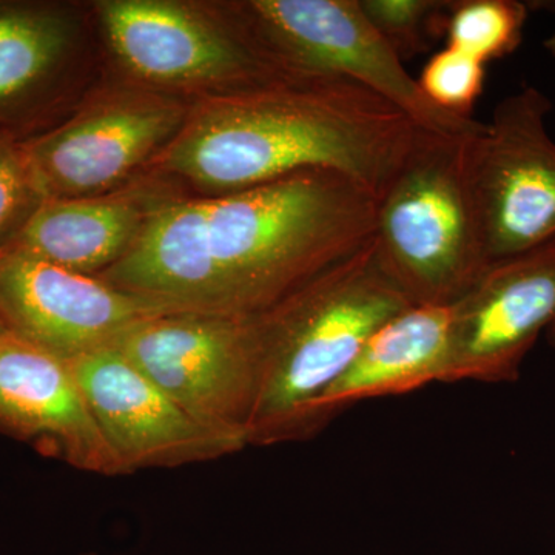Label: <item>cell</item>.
Returning a JSON list of instances; mask_svg holds the SVG:
<instances>
[{"label":"cell","mask_w":555,"mask_h":555,"mask_svg":"<svg viewBox=\"0 0 555 555\" xmlns=\"http://www.w3.org/2000/svg\"><path fill=\"white\" fill-rule=\"evenodd\" d=\"M377 198L334 170L156 207L101 280L188 312H264L374 238Z\"/></svg>","instance_id":"1"},{"label":"cell","mask_w":555,"mask_h":555,"mask_svg":"<svg viewBox=\"0 0 555 555\" xmlns=\"http://www.w3.org/2000/svg\"><path fill=\"white\" fill-rule=\"evenodd\" d=\"M422 127L360 83L295 76L235 90L193 109L159 153L160 170L211 195L305 170H334L382 195Z\"/></svg>","instance_id":"2"},{"label":"cell","mask_w":555,"mask_h":555,"mask_svg":"<svg viewBox=\"0 0 555 555\" xmlns=\"http://www.w3.org/2000/svg\"><path fill=\"white\" fill-rule=\"evenodd\" d=\"M412 306L379 264L374 238L255 315L261 357L248 447L318 436L317 404L369 337Z\"/></svg>","instance_id":"3"},{"label":"cell","mask_w":555,"mask_h":555,"mask_svg":"<svg viewBox=\"0 0 555 555\" xmlns=\"http://www.w3.org/2000/svg\"><path fill=\"white\" fill-rule=\"evenodd\" d=\"M465 138L420 130L377 198L378 261L412 306L455 305L489 268L466 181Z\"/></svg>","instance_id":"4"},{"label":"cell","mask_w":555,"mask_h":555,"mask_svg":"<svg viewBox=\"0 0 555 555\" xmlns=\"http://www.w3.org/2000/svg\"><path fill=\"white\" fill-rule=\"evenodd\" d=\"M112 346L193 418L248 447L261 382L255 315L173 310L138 321Z\"/></svg>","instance_id":"5"},{"label":"cell","mask_w":555,"mask_h":555,"mask_svg":"<svg viewBox=\"0 0 555 555\" xmlns=\"http://www.w3.org/2000/svg\"><path fill=\"white\" fill-rule=\"evenodd\" d=\"M553 102L526 86L463 139V163L488 264L555 240Z\"/></svg>","instance_id":"6"},{"label":"cell","mask_w":555,"mask_h":555,"mask_svg":"<svg viewBox=\"0 0 555 555\" xmlns=\"http://www.w3.org/2000/svg\"><path fill=\"white\" fill-rule=\"evenodd\" d=\"M240 13L295 75L352 80L433 133L467 137L480 127L481 120L451 115L427 101L418 80L369 22L360 0H251Z\"/></svg>","instance_id":"7"},{"label":"cell","mask_w":555,"mask_h":555,"mask_svg":"<svg viewBox=\"0 0 555 555\" xmlns=\"http://www.w3.org/2000/svg\"><path fill=\"white\" fill-rule=\"evenodd\" d=\"M98 11L122 64L158 86L210 83L235 91L299 76L262 46L243 17V28L232 31L166 0H107Z\"/></svg>","instance_id":"8"},{"label":"cell","mask_w":555,"mask_h":555,"mask_svg":"<svg viewBox=\"0 0 555 555\" xmlns=\"http://www.w3.org/2000/svg\"><path fill=\"white\" fill-rule=\"evenodd\" d=\"M185 108L153 94L122 93L83 109L24 142L40 195L49 199L107 195L184 124Z\"/></svg>","instance_id":"9"},{"label":"cell","mask_w":555,"mask_h":555,"mask_svg":"<svg viewBox=\"0 0 555 555\" xmlns=\"http://www.w3.org/2000/svg\"><path fill=\"white\" fill-rule=\"evenodd\" d=\"M173 310L20 248L0 255V317L10 334L65 361L112 345L138 321Z\"/></svg>","instance_id":"10"},{"label":"cell","mask_w":555,"mask_h":555,"mask_svg":"<svg viewBox=\"0 0 555 555\" xmlns=\"http://www.w3.org/2000/svg\"><path fill=\"white\" fill-rule=\"evenodd\" d=\"M555 324V240L494 262L452 305L444 383H511Z\"/></svg>","instance_id":"11"},{"label":"cell","mask_w":555,"mask_h":555,"mask_svg":"<svg viewBox=\"0 0 555 555\" xmlns=\"http://www.w3.org/2000/svg\"><path fill=\"white\" fill-rule=\"evenodd\" d=\"M69 366L127 474L211 462L244 449L189 415L115 346L83 353Z\"/></svg>","instance_id":"12"},{"label":"cell","mask_w":555,"mask_h":555,"mask_svg":"<svg viewBox=\"0 0 555 555\" xmlns=\"http://www.w3.org/2000/svg\"><path fill=\"white\" fill-rule=\"evenodd\" d=\"M0 430L96 476H127L69 361L16 335L0 338Z\"/></svg>","instance_id":"13"},{"label":"cell","mask_w":555,"mask_h":555,"mask_svg":"<svg viewBox=\"0 0 555 555\" xmlns=\"http://www.w3.org/2000/svg\"><path fill=\"white\" fill-rule=\"evenodd\" d=\"M451 331L452 306H409L387 320L321 397L315 412L320 433L361 401L403 396L444 383Z\"/></svg>","instance_id":"14"},{"label":"cell","mask_w":555,"mask_h":555,"mask_svg":"<svg viewBox=\"0 0 555 555\" xmlns=\"http://www.w3.org/2000/svg\"><path fill=\"white\" fill-rule=\"evenodd\" d=\"M75 38L60 5L0 2V138L24 144L43 133Z\"/></svg>","instance_id":"15"},{"label":"cell","mask_w":555,"mask_h":555,"mask_svg":"<svg viewBox=\"0 0 555 555\" xmlns=\"http://www.w3.org/2000/svg\"><path fill=\"white\" fill-rule=\"evenodd\" d=\"M155 208L126 195L43 201L11 248L98 276L129 251Z\"/></svg>","instance_id":"16"},{"label":"cell","mask_w":555,"mask_h":555,"mask_svg":"<svg viewBox=\"0 0 555 555\" xmlns=\"http://www.w3.org/2000/svg\"><path fill=\"white\" fill-rule=\"evenodd\" d=\"M529 7L517 0H454L444 24L452 49L488 65L516 53L524 42Z\"/></svg>","instance_id":"17"},{"label":"cell","mask_w":555,"mask_h":555,"mask_svg":"<svg viewBox=\"0 0 555 555\" xmlns=\"http://www.w3.org/2000/svg\"><path fill=\"white\" fill-rule=\"evenodd\" d=\"M449 0H360L369 22L401 61L425 53L444 38Z\"/></svg>","instance_id":"18"},{"label":"cell","mask_w":555,"mask_h":555,"mask_svg":"<svg viewBox=\"0 0 555 555\" xmlns=\"http://www.w3.org/2000/svg\"><path fill=\"white\" fill-rule=\"evenodd\" d=\"M416 80L427 101L436 107L473 118L474 105L485 89L486 65L447 46L429 57Z\"/></svg>","instance_id":"19"},{"label":"cell","mask_w":555,"mask_h":555,"mask_svg":"<svg viewBox=\"0 0 555 555\" xmlns=\"http://www.w3.org/2000/svg\"><path fill=\"white\" fill-rule=\"evenodd\" d=\"M43 201L24 144L0 138V255L14 247Z\"/></svg>","instance_id":"20"},{"label":"cell","mask_w":555,"mask_h":555,"mask_svg":"<svg viewBox=\"0 0 555 555\" xmlns=\"http://www.w3.org/2000/svg\"><path fill=\"white\" fill-rule=\"evenodd\" d=\"M543 49H545L551 56L555 57V28L554 31L547 36L545 42H543Z\"/></svg>","instance_id":"21"},{"label":"cell","mask_w":555,"mask_h":555,"mask_svg":"<svg viewBox=\"0 0 555 555\" xmlns=\"http://www.w3.org/2000/svg\"><path fill=\"white\" fill-rule=\"evenodd\" d=\"M546 338L547 343H550V345L555 349V324L550 328V331L546 332Z\"/></svg>","instance_id":"22"},{"label":"cell","mask_w":555,"mask_h":555,"mask_svg":"<svg viewBox=\"0 0 555 555\" xmlns=\"http://www.w3.org/2000/svg\"><path fill=\"white\" fill-rule=\"evenodd\" d=\"M9 334V328H7L5 323H3L2 317H0V338L3 337V335Z\"/></svg>","instance_id":"23"},{"label":"cell","mask_w":555,"mask_h":555,"mask_svg":"<svg viewBox=\"0 0 555 555\" xmlns=\"http://www.w3.org/2000/svg\"><path fill=\"white\" fill-rule=\"evenodd\" d=\"M82 555H96V554H94V553H89V554H82Z\"/></svg>","instance_id":"24"}]
</instances>
